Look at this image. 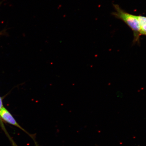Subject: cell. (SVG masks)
Segmentation results:
<instances>
[{"mask_svg": "<svg viewBox=\"0 0 146 146\" xmlns=\"http://www.w3.org/2000/svg\"><path fill=\"white\" fill-rule=\"evenodd\" d=\"M115 11L113 13L114 17L121 20L133 31L134 36V41L138 42L141 36V30L137 16L126 12L117 4L113 5Z\"/></svg>", "mask_w": 146, "mask_h": 146, "instance_id": "1", "label": "cell"}, {"mask_svg": "<svg viewBox=\"0 0 146 146\" xmlns=\"http://www.w3.org/2000/svg\"><path fill=\"white\" fill-rule=\"evenodd\" d=\"M0 118L2 119L3 121L7 123L19 128L22 130L26 133L32 138V139L33 140L35 146H39V144L38 143L36 140V134H31L23 129L17 123L11 113L4 107H3L0 111Z\"/></svg>", "mask_w": 146, "mask_h": 146, "instance_id": "2", "label": "cell"}, {"mask_svg": "<svg viewBox=\"0 0 146 146\" xmlns=\"http://www.w3.org/2000/svg\"><path fill=\"white\" fill-rule=\"evenodd\" d=\"M141 35L146 36V24L140 25Z\"/></svg>", "mask_w": 146, "mask_h": 146, "instance_id": "3", "label": "cell"}, {"mask_svg": "<svg viewBox=\"0 0 146 146\" xmlns=\"http://www.w3.org/2000/svg\"><path fill=\"white\" fill-rule=\"evenodd\" d=\"M3 102L1 98L0 97V111L3 107Z\"/></svg>", "mask_w": 146, "mask_h": 146, "instance_id": "4", "label": "cell"}]
</instances>
